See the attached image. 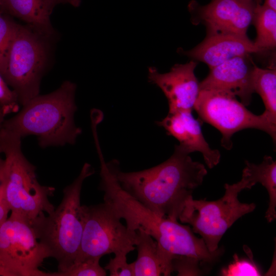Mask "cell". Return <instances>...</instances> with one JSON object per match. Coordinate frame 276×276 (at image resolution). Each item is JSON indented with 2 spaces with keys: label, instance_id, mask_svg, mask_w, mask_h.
Returning <instances> with one entry per match:
<instances>
[{
  "label": "cell",
  "instance_id": "cell-1",
  "mask_svg": "<svg viewBox=\"0 0 276 276\" xmlns=\"http://www.w3.org/2000/svg\"><path fill=\"white\" fill-rule=\"evenodd\" d=\"M175 145L173 154L160 164L142 171L124 172L117 162L121 187L152 211L177 220L187 200L208 173L204 165Z\"/></svg>",
  "mask_w": 276,
  "mask_h": 276
},
{
  "label": "cell",
  "instance_id": "cell-2",
  "mask_svg": "<svg viewBox=\"0 0 276 276\" xmlns=\"http://www.w3.org/2000/svg\"><path fill=\"white\" fill-rule=\"evenodd\" d=\"M76 85L64 81L55 91L33 98L13 117L5 119L3 128L21 138L37 136L42 148L74 144L82 130L74 122Z\"/></svg>",
  "mask_w": 276,
  "mask_h": 276
},
{
  "label": "cell",
  "instance_id": "cell-3",
  "mask_svg": "<svg viewBox=\"0 0 276 276\" xmlns=\"http://www.w3.org/2000/svg\"><path fill=\"white\" fill-rule=\"evenodd\" d=\"M94 172L85 163L77 177L64 189L60 204L47 216L41 212L31 221L37 238L57 261L59 271L71 267L78 256L83 230L81 191L84 180Z\"/></svg>",
  "mask_w": 276,
  "mask_h": 276
},
{
  "label": "cell",
  "instance_id": "cell-4",
  "mask_svg": "<svg viewBox=\"0 0 276 276\" xmlns=\"http://www.w3.org/2000/svg\"><path fill=\"white\" fill-rule=\"evenodd\" d=\"M21 139L18 135L2 127L0 141L5 158L0 184L10 211L31 222L41 212L48 214L54 211L55 208L49 198L55 189L38 182L35 166L22 153Z\"/></svg>",
  "mask_w": 276,
  "mask_h": 276
},
{
  "label": "cell",
  "instance_id": "cell-5",
  "mask_svg": "<svg viewBox=\"0 0 276 276\" xmlns=\"http://www.w3.org/2000/svg\"><path fill=\"white\" fill-rule=\"evenodd\" d=\"M225 193L215 201L196 200L191 196L186 201L178 219L181 223L192 226L194 233L200 235L209 251L214 252L226 231L240 218L252 212L254 203L240 202L239 194L251 189L248 180L242 176L237 183L224 185Z\"/></svg>",
  "mask_w": 276,
  "mask_h": 276
},
{
  "label": "cell",
  "instance_id": "cell-6",
  "mask_svg": "<svg viewBox=\"0 0 276 276\" xmlns=\"http://www.w3.org/2000/svg\"><path fill=\"white\" fill-rule=\"evenodd\" d=\"M39 33L17 25L2 76L22 106L39 95L47 61V48Z\"/></svg>",
  "mask_w": 276,
  "mask_h": 276
},
{
  "label": "cell",
  "instance_id": "cell-7",
  "mask_svg": "<svg viewBox=\"0 0 276 276\" xmlns=\"http://www.w3.org/2000/svg\"><path fill=\"white\" fill-rule=\"evenodd\" d=\"M83 230L75 263L104 255H127L135 249L136 232L124 225L121 218L107 203L82 205Z\"/></svg>",
  "mask_w": 276,
  "mask_h": 276
},
{
  "label": "cell",
  "instance_id": "cell-8",
  "mask_svg": "<svg viewBox=\"0 0 276 276\" xmlns=\"http://www.w3.org/2000/svg\"><path fill=\"white\" fill-rule=\"evenodd\" d=\"M48 258L31 222L11 212L0 226V276H46L39 267Z\"/></svg>",
  "mask_w": 276,
  "mask_h": 276
},
{
  "label": "cell",
  "instance_id": "cell-9",
  "mask_svg": "<svg viewBox=\"0 0 276 276\" xmlns=\"http://www.w3.org/2000/svg\"><path fill=\"white\" fill-rule=\"evenodd\" d=\"M194 109L202 122L220 132L221 145L227 150L233 147L232 136L247 128L266 132L275 143L276 126L269 122L262 113L256 115L251 112L234 96L217 91L200 90Z\"/></svg>",
  "mask_w": 276,
  "mask_h": 276
},
{
  "label": "cell",
  "instance_id": "cell-10",
  "mask_svg": "<svg viewBox=\"0 0 276 276\" xmlns=\"http://www.w3.org/2000/svg\"><path fill=\"white\" fill-rule=\"evenodd\" d=\"M256 65L250 55L238 56L210 69L199 83L200 90H210L238 97L245 106L250 104L255 93L254 72Z\"/></svg>",
  "mask_w": 276,
  "mask_h": 276
},
{
  "label": "cell",
  "instance_id": "cell-11",
  "mask_svg": "<svg viewBox=\"0 0 276 276\" xmlns=\"http://www.w3.org/2000/svg\"><path fill=\"white\" fill-rule=\"evenodd\" d=\"M197 63L191 60L175 64L166 73L158 72L154 67L148 69L150 82L159 87L167 99L169 112L178 110L192 111L199 91V83L195 75Z\"/></svg>",
  "mask_w": 276,
  "mask_h": 276
},
{
  "label": "cell",
  "instance_id": "cell-12",
  "mask_svg": "<svg viewBox=\"0 0 276 276\" xmlns=\"http://www.w3.org/2000/svg\"><path fill=\"white\" fill-rule=\"evenodd\" d=\"M257 4L254 0H212L198 7V17L206 27L208 34L246 35Z\"/></svg>",
  "mask_w": 276,
  "mask_h": 276
},
{
  "label": "cell",
  "instance_id": "cell-13",
  "mask_svg": "<svg viewBox=\"0 0 276 276\" xmlns=\"http://www.w3.org/2000/svg\"><path fill=\"white\" fill-rule=\"evenodd\" d=\"M192 112L181 110L168 112L164 119L156 123L165 129L168 135L177 139L179 142L178 145L188 153L201 152L205 163L212 169L219 163L220 153L210 147L202 132V121L199 118L195 119Z\"/></svg>",
  "mask_w": 276,
  "mask_h": 276
},
{
  "label": "cell",
  "instance_id": "cell-14",
  "mask_svg": "<svg viewBox=\"0 0 276 276\" xmlns=\"http://www.w3.org/2000/svg\"><path fill=\"white\" fill-rule=\"evenodd\" d=\"M261 52L246 35L215 33L208 34L201 43L183 54L205 63L211 69L235 57Z\"/></svg>",
  "mask_w": 276,
  "mask_h": 276
},
{
  "label": "cell",
  "instance_id": "cell-15",
  "mask_svg": "<svg viewBox=\"0 0 276 276\" xmlns=\"http://www.w3.org/2000/svg\"><path fill=\"white\" fill-rule=\"evenodd\" d=\"M136 232L137 257L133 262L134 276L170 275L172 262L176 256L162 248L157 242L144 231Z\"/></svg>",
  "mask_w": 276,
  "mask_h": 276
},
{
  "label": "cell",
  "instance_id": "cell-16",
  "mask_svg": "<svg viewBox=\"0 0 276 276\" xmlns=\"http://www.w3.org/2000/svg\"><path fill=\"white\" fill-rule=\"evenodd\" d=\"M56 0H2V11L26 21L42 35L53 32L50 15Z\"/></svg>",
  "mask_w": 276,
  "mask_h": 276
},
{
  "label": "cell",
  "instance_id": "cell-17",
  "mask_svg": "<svg viewBox=\"0 0 276 276\" xmlns=\"http://www.w3.org/2000/svg\"><path fill=\"white\" fill-rule=\"evenodd\" d=\"M245 163L242 176L248 180L250 188L260 183L267 190L269 202L265 217L270 223L276 219V162L271 156L265 155L260 164L248 160Z\"/></svg>",
  "mask_w": 276,
  "mask_h": 276
},
{
  "label": "cell",
  "instance_id": "cell-18",
  "mask_svg": "<svg viewBox=\"0 0 276 276\" xmlns=\"http://www.w3.org/2000/svg\"><path fill=\"white\" fill-rule=\"evenodd\" d=\"M252 24L256 29L255 45L263 52L276 47V10L267 5L257 4Z\"/></svg>",
  "mask_w": 276,
  "mask_h": 276
},
{
  "label": "cell",
  "instance_id": "cell-19",
  "mask_svg": "<svg viewBox=\"0 0 276 276\" xmlns=\"http://www.w3.org/2000/svg\"><path fill=\"white\" fill-rule=\"evenodd\" d=\"M254 86L255 93L260 96L265 106L262 114L269 122L276 126L275 68H261L256 65Z\"/></svg>",
  "mask_w": 276,
  "mask_h": 276
},
{
  "label": "cell",
  "instance_id": "cell-20",
  "mask_svg": "<svg viewBox=\"0 0 276 276\" xmlns=\"http://www.w3.org/2000/svg\"><path fill=\"white\" fill-rule=\"evenodd\" d=\"M100 258H90L74 263L65 270L46 272V276H105L106 270L100 264Z\"/></svg>",
  "mask_w": 276,
  "mask_h": 276
},
{
  "label": "cell",
  "instance_id": "cell-21",
  "mask_svg": "<svg viewBox=\"0 0 276 276\" xmlns=\"http://www.w3.org/2000/svg\"><path fill=\"white\" fill-rule=\"evenodd\" d=\"M0 12V75L4 74L9 50L17 24Z\"/></svg>",
  "mask_w": 276,
  "mask_h": 276
},
{
  "label": "cell",
  "instance_id": "cell-22",
  "mask_svg": "<svg viewBox=\"0 0 276 276\" xmlns=\"http://www.w3.org/2000/svg\"><path fill=\"white\" fill-rule=\"evenodd\" d=\"M104 267L108 270L110 276H134L133 262L128 263L127 254L121 252L114 255Z\"/></svg>",
  "mask_w": 276,
  "mask_h": 276
},
{
  "label": "cell",
  "instance_id": "cell-23",
  "mask_svg": "<svg viewBox=\"0 0 276 276\" xmlns=\"http://www.w3.org/2000/svg\"><path fill=\"white\" fill-rule=\"evenodd\" d=\"M234 259V263L228 265L227 268L222 270V275L227 276L261 275L260 270L253 262L247 260H240L237 256Z\"/></svg>",
  "mask_w": 276,
  "mask_h": 276
},
{
  "label": "cell",
  "instance_id": "cell-24",
  "mask_svg": "<svg viewBox=\"0 0 276 276\" xmlns=\"http://www.w3.org/2000/svg\"><path fill=\"white\" fill-rule=\"evenodd\" d=\"M19 102L15 93L9 88L0 75V107L6 115L17 113L19 110Z\"/></svg>",
  "mask_w": 276,
  "mask_h": 276
},
{
  "label": "cell",
  "instance_id": "cell-25",
  "mask_svg": "<svg viewBox=\"0 0 276 276\" xmlns=\"http://www.w3.org/2000/svg\"><path fill=\"white\" fill-rule=\"evenodd\" d=\"M10 211L2 194H0V226L8 218V213Z\"/></svg>",
  "mask_w": 276,
  "mask_h": 276
},
{
  "label": "cell",
  "instance_id": "cell-26",
  "mask_svg": "<svg viewBox=\"0 0 276 276\" xmlns=\"http://www.w3.org/2000/svg\"><path fill=\"white\" fill-rule=\"evenodd\" d=\"M6 114L5 113L3 110L0 107V132H1V129L2 128L4 121L6 119ZM3 154V152H2V146H1V141H0V176H1V173L2 167H3V163H4V159H2L1 157V154Z\"/></svg>",
  "mask_w": 276,
  "mask_h": 276
},
{
  "label": "cell",
  "instance_id": "cell-27",
  "mask_svg": "<svg viewBox=\"0 0 276 276\" xmlns=\"http://www.w3.org/2000/svg\"><path fill=\"white\" fill-rule=\"evenodd\" d=\"M57 4L59 3H67L75 7H79L81 4V0H56Z\"/></svg>",
  "mask_w": 276,
  "mask_h": 276
},
{
  "label": "cell",
  "instance_id": "cell-28",
  "mask_svg": "<svg viewBox=\"0 0 276 276\" xmlns=\"http://www.w3.org/2000/svg\"><path fill=\"white\" fill-rule=\"evenodd\" d=\"M264 4L276 10V0H265Z\"/></svg>",
  "mask_w": 276,
  "mask_h": 276
},
{
  "label": "cell",
  "instance_id": "cell-29",
  "mask_svg": "<svg viewBox=\"0 0 276 276\" xmlns=\"http://www.w3.org/2000/svg\"><path fill=\"white\" fill-rule=\"evenodd\" d=\"M254 1H255L258 4H261L262 2V0H254Z\"/></svg>",
  "mask_w": 276,
  "mask_h": 276
},
{
  "label": "cell",
  "instance_id": "cell-30",
  "mask_svg": "<svg viewBox=\"0 0 276 276\" xmlns=\"http://www.w3.org/2000/svg\"><path fill=\"white\" fill-rule=\"evenodd\" d=\"M0 12H2V0H0Z\"/></svg>",
  "mask_w": 276,
  "mask_h": 276
},
{
  "label": "cell",
  "instance_id": "cell-31",
  "mask_svg": "<svg viewBox=\"0 0 276 276\" xmlns=\"http://www.w3.org/2000/svg\"><path fill=\"white\" fill-rule=\"evenodd\" d=\"M2 194V189H1V184H0V194Z\"/></svg>",
  "mask_w": 276,
  "mask_h": 276
}]
</instances>
